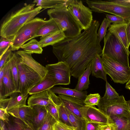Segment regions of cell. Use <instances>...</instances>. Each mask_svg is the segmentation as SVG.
Here are the masks:
<instances>
[{
    "label": "cell",
    "mask_w": 130,
    "mask_h": 130,
    "mask_svg": "<svg viewBox=\"0 0 130 130\" xmlns=\"http://www.w3.org/2000/svg\"><path fill=\"white\" fill-rule=\"evenodd\" d=\"M16 53L19 56L20 62L28 66L37 73L43 79L47 74L45 67L36 61L32 57V54L24 51H19Z\"/></svg>",
    "instance_id": "9a60e30c"
},
{
    "label": "cell",
    "mask_w": 130,
    "mask_h": 130,
    "mask_svg": "<svg viewBox=\"0 0 130 130\" xmlns=\"http://www.w3.org/2000/svg\"><path fill=\"white\" fill-rule=\"evenodd\" d=\"M58 96L64 106L69 111L78 117L85 119L82 115L84 107L86 105L84 101L64 95L58 94Z\"/></svg>",
    "instance_id": "5bb4252c"
},
{
    "label": "cell",
    "mask_w": 130,
    "mask_h": 130,
    "mask_svg": "<svg viewBox=\"0 0 130 130\" xmlns=\"http://www.w3.org/2000/svg\"><path fill=\"white\" fill-rule=\"evenodd\" d=\"M66 37L61 31L57 32L46 36L41 37L39 43L42 47L48 45L53 46L63 40Z\"/></svg>",
    "instance_id": "d4e9b609"
},
{
    "label": "cell",
    "mask_w": 130,
    "mask_h": 130,
    "mask_svg": "<svg viewBox=\"0 0 130 130\" xmlns=\"http://www.w3.org/2000/svg\"><path fill=\"white\" fill-rule=\"evenodd\" d=\"M12 40L1 37L0 39V57L9 48Z\"/></svg>",
    "instance_id": "8d00e7d4"
},
{
    "label": "cell",
    "mask_w": 130,
    "mask_h": 130,
    "mask_svg": "<svg viewBox=\"0 0 130 130\" xmlns=\"http://www.w3.org/2000/svg\"><path fill=\"white\" fill-rule=\"evenodd\" d=\"M120 96L115 90L106 81V91L103 96L102 98L104 100H110L117 98Z\"/></svg>",
    "instance_id": "d6a6232c"
},
{
    "label": "cell",
    "mask_w": 130,
    "mask_h": 130,
    "mask_svg": "<svg viewBox=\"0 0 130 130\" xmlns=\"http://www.w3.org/2000/svg\"><path fill=\"white\" fill-rule=\"evenodd\" d=\"M111 23L106 18L104 19L97 33L98 39L100 42L106 35L107 28L110 26Z\"/></svg>",
    "instance_id": "d590c367"
},
{
    "label": "cell",
    "mask_w": 130,
    "mask_h": 130,
    "mask_svg": "<svg viewBox=\"0 0 130 130\" xmlns=\"http://www.w3.org/2000/svg\"><path fill=\"white\" fill-rule=\"evenodd\" d=\"M126 32L128 45H130V21L127 23L126 27Z\"/></svg>",
    "instance_id": "c3c4849f"
},
{
    "label": "cell",
    "mask_w": 130,
    "mask_h": 130,
    "mask_svg": "<svg viewBox=\"0 0 130 130\" xmlns=\"http://www.w3.org/2000/svg\"><path fill=\"white\" fill-rule=\"evenodd\" d=\"M33 110V124L35 130H38L45 119L48 111L45 107L36 105L31 107Z\"/></svg>",
    "instance_id": "ffe728a7"
},
{
    "label": "cell",
    "mask_w": 130,
    "mask_h": 130,
    "mask_svg": "<svg viewBox=\"0 0 130 130\" xmlns=\"http://www.w3.org/2000/svg\"><path fill=\"white\" fill-rule=\"evenodd\" d=\"M91 62L86 69L78 78L77 83L75 89L79 91H82L88 88L90 84V75L91 73Z\"/></svg>",
    "instance_id": "4316f807"
},
{
    "label": "cell",
    "mask_w": 130,
    "mask_h": 130,
    "mask_svg": "<svg viewBox=\"0 0 130 130\" xmlns=\"http://www.w3.org/2000/svg\"><path fill=\"white\" fill-rule=\"evenodd\" d=\"M92 11L107 12L123 17L127 23L130 21V6L117 3L114 0H86Z\"/></svg>",
    "instance_id": "5b68a950"
},
{
    "label": "cell",
    "mask_w": 130,
    "mask_h": 130,
    "mask_svg": "<svg viewBox=\"0 0 130 130\" xmlns=\"http://www.w3.org/2000/svg\"><path fill=\"white\" fill-rule=\"evenodd\" d=\"M127 25V23L112 24L109 27L108 31L113 33L127 51L130 53L126 32Z\"/></svg>",
    "instance_id": "ac0fdd59"
},
{
    "label": "cell",
    "mask_w": 130,
    "mask_h": 130,
    "mask_svg": "<svg viewBox=\"0 0 130 130\" xmlns=\"http://www.w3.org/2000/svg\"><path fill=\"white\" fill-rule=\"evenodd\" d=\"M91 71L92 75L97 78L107 81V74L104 68L101 56L97 55L91 62Z\"/></svg>",
    "instance_id": "44dd1931"
},
{
    "label": "cell",
    "mask_w": 130,
    "mask_h": 130,
    "mask_svg": "<svg viewBox=\"0 0 130 130\" xmlns=\"http://www.w3.org/2000/svg\"><path fill=\"white\" fill-rule=\"evenodd\" d=\"M54 93L58 94L72 96L84 101L87 95L86 91H79L75 89H72L69 88L54 87L50 89Z\"/></svg>",
    "instance_id": "7402d4cb"
},
{
    "label": "cell",
    "mask_w": 130,
    "mask_h": 130,
    "mask_svg": "<svg viewBox=\"0 0 130 130\" xmlns=\"http://www.w3.org/2000/svg\"><path fill=\"white\" fill-rule=\"evenodd\" d=\"M61 31L56 23L52 19H50L43 25L37 31L35 37L44 36L57 32Z\"/></svg>",
    "instance_id": "cb8c5ba5"
},
{
    "label": "cell",
    "mask_w": 130,
    "mask_h": 130,
    "mask_svg": "<svg viewBox=\"0 0 130 130\" xmlns=\"http://www.w3.org/2000/svg\"><path fill=\"white\" fill-rule=\"evenodd\" d=\"M102 55H105L127 66H129L128 52L116 36L108 31L104 39Z\"/></svg>",
    "instance_id": "277c9868"
},
{
    "label": "cell",
    "mask_w": 130,
    "mask_h": 130,
    "mask_svg": "<svg viewBox=\"0 0 130 130\" xmlns=\"http://www.w3.org/2000/svg\"><path fill=\"white\" fill-rule=\"evenodd\" d=\"M99 130H115L113 124L111 123L105 124H100Z\"/></svg>",
    "instance_id": "bcb514c9"
},
{
    "label": "cell",
    "mask_w": 130,
    "mask_h": 130,
    "mask_svg": "<svg viewBox=\"0 0 130 130\" xmlns=\"http://www.w3.org/2000/svg\"><path fill=\"white\" fill-rule=\"evenodd\" d=\"M129 111L130 112V100L127 101Z\"/></svg>",
    "instance_id": "f5cc1de1"
},
{
    "label": "cell",
    "mask_w": 130,
    "mask_h": 130,
    "mask_svg": "<svg viewBox=\"0 0 130 130\" xmlns=\"http://www.w3.org/2000/svg\"><path fill=\"white\" fill-rule=\"evenodd\" d=\"M109 123H112L115 130H130V117H118L112 116L108 117Z\"/></svg>",
    "instance_id": "484cf974"
},
{
    "label": "cell",
    "mask_w": 130,
    "mask_h": 130,
    "mask_svg": "<svg viewBox=\"0 0 130 130\" xmlns=\"http://www.w3.org/2000/svg\"><path fill=\"white\" fill-rule=\"evenodd\" d=\"M68 9L82 30L89 28L93 20L92 11L85 6L81 1L67 0Z\"/></svg>",
    "instance_id": "9c48e42d"
},
{
    "label": "cell",
    "mask_w": 130,
    "mask_h": 130,
    "mask_svg": "<svg viewBox=\"0 0 130 130\" xmlns=\"http://www.w3.org/2000/svg\"><path fill=\"white\" fill-rule=\"evenodd\" d=\"M8 63V60L5 64L0 69V99H5L3 86V79Z\"/></svg>",
    "instance_id": "f35d334b"
},
{
    "label": "cell",
    "mask_w": 130,
    "mask_h": 130,
    "mask_svg": "<svg viewBox=\"0 0 130 130\" xmlns=\"http://www.w3.org/2000/svg\"><path fill=\"white\" fill-rule=\"evenodd\" d=\"M28 96V94H24L20 92H15L9 98L0 99V108L6 109L8 112L25 106Z\"/></svg>",
    "instance_id": "7c38bea8"
},
{
    "label": "cell",
    "mask_w": 130,
    "mask_h": 130,
    "mask_svg": "<svg viewBox=\"0 0 130 130\" xmlns=\"http://www.w3.org/2000/svg\"><path fill=\"white\" fill-rule=\"evenodd\" d=\"M47 14L50 19L56 23L66 38L75 37L81 33L82 28L68 10L66 5L49 9Z\"/></svg>",
    "instance_id": "3957f363"
},
{
    "label": "cell",
    "mask_w": 130,
    "mask_h": 130,
    "mask_svg": "<svg viewBox=\"0 0 130 130\" xmlns=\"http://www.w3.org/2000/svg\"><path fill=\"white\" fill-rule=\"evenodd\" d=\"M59 106L53 103L50 104L45 107L47 111L54 117L57 121H59L58 109Z\"/></svg>",
    "instance_id": "74e56055"
},
{
    "label": "cell",
    "mask_w": 130,
    "mask_h": 130,
    "mask_svg": "<svg viewBox=\"0 0 130 130\" xmlns=\"http://www.w3.org/2000/svg\"><path fill=\"white\" fill-rule=\"evenodd\" d=\"M98 106L108 118L112 116L118 117H130L127 102L123 95L110 100H105L101 98Z\"/></svg>",
    "instance_id": "ba28073f"
},
{
    "label": "cell",
    "mask_w": 130,
    "mask_h": 130,
    "mask_svg": "<svg viewBox=\"0 0 130 130\" xmlns=\"http://www.w3.org/2000/svg\"><path fill=\"white\" fill-rule=\"evenodd\" d=\"M48 21L36 17L25 24L14 37L10 45L11 50H18L26 42L35 38L39 29Z\"/></svg>",
    "instance_id": "8992f818"
},
{
    "label": "cell",
    "mask_w": 130,
    "mask_h": 130,
    "mask_svg": "<svg viewBox=\"0 0 130 130\" xmlns=\"http://www.w3.org/2000/svg\"><path fill=\"white\" fill-rule=\"evenodd\" d=\"M129 66L130 67V62L129 63Z\"/></svg>",
    "instance_id": "11a10c76"
},
{
    "label": "cell",
    "mask_w": 130,
    "mask_h": 130,
    "mask_svg": "<svg viewBox=\"0 0 130 130\" xmlns=\"http://www.w3.org/2000/svg\"><path fill=\"white\" fill-rule=\"evenodd\" d=\"M114 1L117 3L123 5L130 6V0H115Z\"/></svg>",
    "instance_id": "681fc988"
},
{
    "label": "cell",
    "mask_w": 130,
    "mask_h": 130,
    "mask_svg": "<svg viewBox=\"0 0 130 130\" xmlns=\"http://www.w3.org/2000/svg\"><path fill=\"white\" fill-rule=\"evenodd\" d=\"M12 117L19 119L33 130L32 121L33 110L32 107L26 105L8 112Z\"/></svg>",
    "instance_id": "2e32d148"
},
{
    "label": "cell",
    "mask_w": 130,
    "mask_h": 130,
    "mask_svg": "<svg viewBox=\"0 0 130 130\" xmlns=\"http://www.w3.org/2000/svg\"><path fill=\"white\" fill-rule=\"evenodd\" d=\"M125 88L126 89L130 90V83L128 84H126L125 86Z\"/></svg>",
    "instance_id": "816d5d0a"
},
{
    "label": "cell",
    "mask_w": 130,
    "mask_h": 130,
    "mask_svg": "<svg viewBox=\"0 0 130 130\" xmlns=\"http://www.w3.org/2000/svg\"><path fill=\"white\" fill-rule=\"evenodd\" d=\"M35 5H26L8 14L1 25V37L12 40L20 29L40 12L42 8L40 7L34 8Z\"/></svg>",
    "instance_id": "7a4b0ae2"
},
{
    "label": "cell",
    "mask_w": 130,
    "mask_h": 130,
    "mask_svg": "<svg viewBox=\"0 0 130 130\" xmlns=\"http://www.w3.org/2000/svg\"><path fill=\"white\" fill-rule=\"evenodd\" d=\"M10 115L6 109L0 108V118L5 123H7L9 120Z\"/></svg>",
    "instance_id": "ee69618b"
},
{
    "label": "cell",
    "mask_w": 130,
    "mask_h": 130,
    "mask_svg": "<svg viewBox=\"0 0 130 130\" xmlns=\"http://www.w3.org/2000/svg\"><path fill=\"white\" fill-rule=\"evenodd\" d=\"M99 25V21L93 20L90 27L79 35L65 38L52 46L58 62L67 64L71 76L78 78L97 55H102L97 36Z\"/></svg>",
    "instance_id": "6da1fadb"
},
{
    "label": "cell",
    "mask_w": 130,
    "mask_h": 130,
    "mask_svg": "<svg viewBox=\"0 0 130 130\" xmlns=\"http://www.w3.org/2000/svg\"><path fill=\"white\" fill-rule=\"evenodd\" d=\"M58 109L59 121L72 126L69 120L66 107L62 103L61 104L58 106Z\"/></svg>",
    "instance_id": "e575fe53"
},
{
    "label": "cell",
    "mask_w": 130,
    "mask_h": 130,
    "mask_svg": "<svg viewBox=\"0 0 130 130\" xmlns=\"http://www.w3.org/2000/svg\"><path fill=\"white\" fill-rule=\"evenodd\" d=\"M130 83V79L126 83V84H128Z\"/></svg>",
    "instance_id": "db71d44e"
},
{
    "label": "cell",
    "mask_w": 130,
    "mask_h": 130,
    "mask_svg": "<svg viewBox=\"0 0 130 130\" xmlns=\"http://www.w3.org/2000/svg\"><path fill=\"white\" fill-rule=\"evenodd\" d=\"M66 108L72 126L76 130H85L87 122L86 120L78 117L71 112L66 107Z\"/></svg>",
    "instance_id": "f546056e"
},
{
    "label": "cell",
    "mask_w": 130,
    "mask_h": 130,
    "mask_svg": "<svg viewBox=\"0 0 130 130\" xmlns=\"http://www.w3.org/2000/svg\"><path fill=\"white\" fill-rule=\"evenodd\" d=\"M12 120L5 123V130H23L14 117Z\"/></svg>",
    "instance_id": "ab89813d"
},
{
    "label": "cell",
    "mask_w": 130,
    "mask_h": 130,
    "mask_svg": "<svg viewBox=\"0 0 130 130\" xmlns=\"http://www.w3.org/2000/svg\"><path fill=\"white\" fill-rule=\"evenodd\" d=\"M21 48L24 51L32 54H41L43 51L39 42L35 39H32L27 43L24 44Z\"/></svg>",
    "instance_id": "4dcf8cb0"
},
{
    "label": "cell",
    "mask_w": 130,
    "mask_h": 130,
    "mask_svg": "<svg viewBox=\"0 0 130 130\" xmlns=\"http://www.w3.org/2000/svg\"><path fill=\"white\" fill-rule=\"evenodd\" d=\"M101 97L98 93L90 94L87 95L84 101L85 104L88 106H98Z\"/></svg>",
    "instance_id": "836d02e7"
},
{
    "label": "cell",
    "mask_w": 130,
    "mask_h": 130,
    "mask_svg": "<svg viewBox=\"0 0 130 130\" xmlns=\"http://www.w3.org/2000/svg\"><path fill=\"white\" fill-rule=\"evenodd\" d=\"M5 125L4 122L1 120L0 130H5Z\"/></svg>",
    "instance_id": "f907efd6"
},
{
    "label": "cell",
    "mask_w": 130,
    "mask_h": 130,
    "mask_svg": "<svg viewBox=\"0 0 130 130\" xmlns=\"http://www.w3.org/2000/svg\"><path fill=\"white\" fill-rule=\"evenodd\" d=\"M15 118L16 121L23 130H33L20 119Z\"/></svg>",
    "instance_id": "7dc6e473"
},
{
    "label": "cell",
    "mask_w": 130,
    "mask_h": 130,
    "mask_svg": "<svg viewBox=\"0 0 130 130\" xmlns=\"http://www.w3.org/2000/svg\"><path fill=\"white\" fill-rule=\"evenodd\" d=\"M55 85V83L53 80L46 75L44 78L30 90L28 94L32 95L50 89Z\"/></svg>",
    "instance_id": "83f0119b"
},
{
    "label": "cell",
    "mask_w": 130,
    "mask_h": 130,
    "mask_svg": "<svg viewBox=\"0 0 130 130\" xmlns=\"http://www.w3.org/2000/svg\"><path fill=\"white\" fill-rule=\"evenodd\" d=\"M51 93L49 89L32 95L28 100V105L30 107L37 105L45 107L50 104L54 103L51 100Z\"/></svg>",
    "instance_id": "e0dca14e"
},
{
    "label": "cell",
    "mask_w": 130,
    "mask_h": 130,
    "mask_svg": "<svg viewBox=\"0 0 130 130\" xmlns=\"http://www.w3.org/2000/svg\"><path fill=\"white\" fill-rule=\"evenodd\" d=\"M46 75L54 82L55 85H68L70 84L71 72L65 62L60 61L46 65Z\"/></svg>",
    "instance_id": "8fae6325"
},
{
    "label": "cell",
    "mask_w": 130,
    "mask_h": 130,
    "mask_svg": "<svg viewBox=\"0 0 130 130\" xmlns=\"http://www.w3.org/2000/svg\"><path fill=\"white\" fill-rule=\"evenodd\" d=\"M8 59L11 72L16 88V92H19V79L18 64L20 62L19 56L15 53H12Z\"/></svg>",
    "instance_id": "603a6c76"
},
{
    "label": "cell",
    "mask_w": 130,
    "mask_h": 130,
    "mask_svg": "<svg viewBox=\"0 0 130 130\" xmlns=\"http://www.w3.org/2000/svg\"><path fill=\"white\" fill-rule=\"evenodd\" d=\"M19 92L25 95L42 79L36 72L26 65L20 62L19 63Z\"/></svg>",
    "instance_id": "30bf717a"
},
{
    "label": "cell",
    "mask_w": 130,
    "mask_h": 130,
    "mask_svg": "<svg viewBox=\"0 0 130 130\" xmlns=\"http://www.w3.org/2000/svg\"><path fill=\"white\" fill-rule=\"evenodd\" d=\"M83 116L87 121L89 122L100 124L109 123L107 116L95 106H90L85 105L83 111Z\"/></svg>",
    "instance_id": "4fadbf2b"
},
{
    "label": "cell",
    "mask_w": 130,
    "mask_h": 130,
    "mask_svg": "<svg viewBox=\"0 0 130 130\" xmlns=\"http://www.w3.org/2000/svg\"><path fill=\"white\" fill-rule=\"evenodd\" d=\"M67 0H35L33 3H36V6L42 8L55 9L59 8L66 4Z\"/></svg>",
    "instance_id": "f1b7e54d"
},
{
    "label": "cell",
    "mask_w": 130,
    "mask_h": 130,
    "mask_svg": "<svg viewBox=\"0 0 130 130\" xmlns=\"http://www.w3.org/2000/svg\"><path fill=\"white\" fill-rule=\"evenodd\" d=\"M106 16L107 19L113 24L126 23L124 19L120 16L106 14Z\"/></svg>",
    "instance_id": "60d3db41"
},
{
    "label": "cell",
    "mask_w": 130,
    "mask_h": 130,
    "mask_svg": "<svg viewBox=\"0 0 130 130\" xmlns=\"http://www.w3.org/2000/svg\"><path fill=\"white\" fill-rule=\"evenodd\" d=\"M100 124L87 121L85 130H99Z\"/></svg>",
    "instance_id": "f6af8a7d"
},
{
    "label": "cell",
    "mask_w": 130,
    "mask_h": 130,
    "mask_svg": "<svg viewBox=\"0 0 130 130\" xmlns=\"http://www.w3.org/2000/svg\"><path fill=\"white\" fill-rule=\"evenodd\" d=\"M57 121L48 112L44 122L38 130H53V126Z\"/></svg>",
    "instance_id": "1f68e13d"
},
{
    "label": "cell",
    "mask_w": 130,
    "mask_h": 130,
    "mask_svg": "<svg viewBox=\"0 0 130 130\" xmlns=\"http://www.w3.org/2000/svg\"><path fill=\"white\" fill-rule=\"evenodd\" d=\"M53 130H76L73 127L60 121H57L53 126Z\"/></svg>",
    "instance_id": "b9f144b4"
},
{
    "label": "cell",
    "mask_w": 130,
    "mask_h": 130,
    "mask_svg": "<svg viewBox=\"0 0 130 130\" xmlns=\"http://www.w3.org/2000/svg\"><path fill=\"white\" fill-rule=\"evenodd\" d=\"M11 48L9 49L2 56L0 57V69L5 64L12 53Z\"/></svg>",
    "instance_id": "7bdbcfd3"
},
{
    "label": "cell",
    "mask_w": 130,
    "mask_h": 130,
    "mask_svg": "<svg viewBox=\"0 0 130 130\" xmlns=\"http://www.w3.org/2000/svg\"><path fill=\"white\" fill-rule=\"evenodd\" d=\"M8 63L3 79V86L5 98L16 92V88L12 75L10 61Z\"/></svg>",
    "instance_id": "d6986e66"
},
{
    "label": "cell",
    "mask_w": 130,
    "mask_h": 130,
    "mask_svg": "<svg viewBox=\"0 0 130 130\" xmlns=\"http://www.w3.org/2000/svg\"><path fill=\"white\" fill-rule=\"evenodd\" d=\"M104 70L115 83L124 84L130 79V67L105 55H102Z\"/></svg>",
    "instance_id": "52a82bcc"
}]
</instances>
